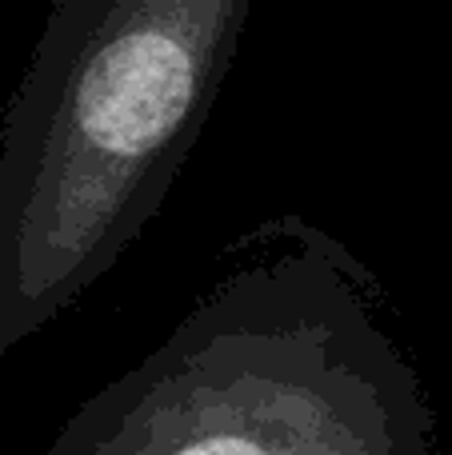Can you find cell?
Instances as JSON below:
<instances>
[{
  "instance_id": "2",
  "label": "cell",
  "mask_w": 452,
  "mask_h": 455,
  "mask_svg": "<svg viewBox=\"0 0 452 455\" xmlns=\"http://www.w3.org/2000/svg\"><path fill=\"white\" fill-rule=\"evenodd\" d=\"M253 0H56L0 120V360L160 212Z\"/></svg>"
},
{
  "instance_id": "1",
  "label": "cell",
  "mask_w": 452,
  "mask_h": 455,
  "mask_svg": "<svg viewBox=\"0 0 452 455\" xmlns=\"http://www.w3.org/2000/svg\"><path fill=\"white\" fill-rule=\"evenodd\" d=\"M44 455H437V419L373 267L285 212L229 243L173 331Z\"/></svg>"
}]
</instances>
